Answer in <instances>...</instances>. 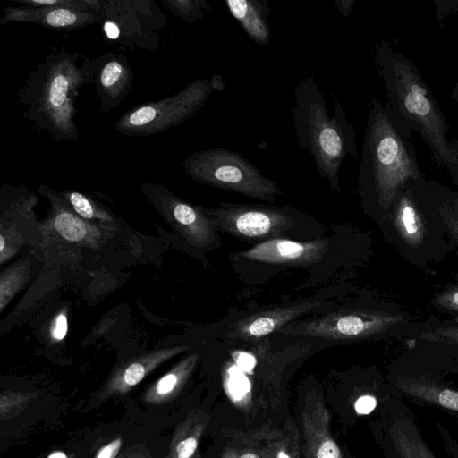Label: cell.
Returning <instances> with one entry per match:
<instances>
[{
    "label": "cell",
    "instance_id": "1",
    "mask_svg": "<svg viewBox=\"0 0 458 458\" xmlns=\"http://www.w3.org/2000/svg\"><path fill=\"white\" fill-rule=\"evenodd\" d=\"M374 60L384 82L386 108L399 131L411 140L416 131L435 164L453 176L458 170V139H448L450 125L416 64L386 40L374 44Z\"/></svg>",
    "mask_w": 458,
    "mask_h": 458
},
{
    "label": "cell",
    "instance_id": "2",
    "mask_svg": "<svg viewBox=\"0 0 458 458\" xmlns=\"http://www.w3.org/2000/svg\"><path fill=\"white\" fill-rule=\"evenodd\" d=\"M93 83L92 60L65 46L54 47L28 73L17 93L23 116L56 141L80 137L74 103L80 89Z\"/></svg>",
    "mask_w": 458,
    "mask_h": 458
},
{
    "label": "cell",
    "instance_id": "3",
    "mask_svg": "<svg viewBox=\"0 0 458 458\" xmlns=\"http://www.w3.org/2000/svg\"><path fill=\"white\" fill-rule=\"evenodd\" d=\"M424 177L411 140L399 131L386 106L372 98L359 166L365 203L382 216L407 185Z\"/></svg>",
    "mask_w": 458,
    "mask_h": 458
},
{
    "label": "cell",
    "instance_id": "4",
    "mask_svg": "<svg viewBox=\"0 0 458 458\" xmlns=\"http://www.w3.org/2000/svg\"><path fill=\"white\" fill-rule=\"evenodd\" d=\"M334 114L313 76L301 80L294 90L293 119L299 144L314 157L318 174L334 192H340V170L347 156L358 157L357 141L341 103L332 96Z\"/></svg>",
    "mask_w": 458,
    "mask_h": 458
},
{
    "label": "cell",
    "instance_id": "5",
    "mask_svg": "<svg viewBox=\"0 0 458 458\" xmlns=\"http://www.w3.org/2000/svg\"><path fill=\"white\" fill-rule=\"evenodd\" d=\"M399 253L420 268L437 263L452 244L437 204V182L427 177L407 185L383 214Z\"/></svg>",
    "mask_w": 458,
    "mask_h": 458
},
{
    "label": "cell",
    "instance_id": "6",
    "mask_svg": "<svg viewBox=\"0 0 458 458\" xmlns=\"http://www.w3.org/2000/svg\"><path fill=\"white\" fill-rule=\"evenodd\" d=\"M182 165L186 174L199 183L250 199L275 203L283 194L278 184L253 163L227 148H210L194 152Z\"/></svg>",
    "mask_w": 458,
    "mask_h": 458
},
{
    "label": "cell",
    "instance_id": "7",
    "mask_svg": "<svg viewBox=\"0 0 458 458\" xmlns=\"http://www.w3.org/2000/svg\"><path fill=\"white\" fill-rule=\"evenodd\" d=\"M222 78H198L182 89L163 99L138 105L114 123V130L131 137H148L175 127L195 114L213 90H223Z\"/></svg>",
    "mask_w": 458,
    "mask_h": 458
},
{
    "label": "cell",
    "instance_id": "8",
    "mask_svg": "<svg viewBox=\"0 0 458 458\" xmlns=\"http://www.w3.org/2000/svg\"><path fill=\"white\" fill-rule=\"evenodd\" d=\"M102 18L107 38L120 44L155 51L158 47V30L165 28L166 19L148 0H82Z\"/></svg>",
    "mask_w": 458,
    "mask_h": 458
},
{
    "label": "cell",
    "instance_id": "9",
    "mask_svg": "<svg viewBox=\"0 0 458 458\" xmlns=\"http://www.w3.org/2000/svg\"><path fill=\"white\" fill-rule=\"evenodd\" d=\"M409 319L400 312L353 309L293 321L278 333L326 340H360L392 331Z\"/></svg>",
    "mask_w": 458,
    "mask_h": 458
},
{
    "label": "cell",
    "instance_id": "10",
    "mask_svg": "<svg viewBox=\"0 0 458 458\" xmlns=\"http://www.w3.org/2000/svg\"><path fill=\"white\" fill-rule=\"evenodd\" d=\"M215 229L243 240L267 241L280 238L294 225L289 211L283 208L221 203L203 208Z\"/></svg>",
    "mask_w": 458,
    "mask_h": 458
},
{
    "label": "cell",
    "instance_id": "11",
    "mask_svg": "<svg viewBox=\"0 0 458 458\" xmlns=\"http://www.w3.org/2000/svg\"><path fill=\"white\" fill-rule=\"evenodd\" d=\"M384 440L388 458H437L422 437L411 409L401 396L386 402Z\"/></svg>",
    "mask_w": 458,
    "mask_h": 458
},
{
    "label": "cell",
    "instance_id": "12",
    "mask_svg": "<svg viewBox=\"0 0 458 458\" xmlns=\"http://www.w3.org/2000/svg\"><path fill=\"white\" fill-rule=\"evenodd\" d=\"M323 305L320 301L307 300L256 311L231 323L224 336L233 340H258L279 332L299 317L317 310Z\"/></svg>",
    "mask_w": 458,
    "mask_h": 458
},
{
    "label": "cell",
    "instance_id": "13",
    "mask_svg": "<svg viewBox=\"0 0 458 458\" xmlns=\"http://www.w3.org/2000/svg\"><path fill=\"white\" fill-rule=\"evenodd\" d=\"M93 84L99 108L108 113L118 106L131 90L134 73L123 55L106 52L92 60Z\"/></svg>",
    "mask_w": 458,
    "mask_h": 458
},
{
    "label": "cell",
    "instance_id": "14",
    "mask_svg": "<svg viewBox=\"0 0 458 458\" xmlns=\"http://www.w3.org/2000/svg\"><path fill=\"white\" fill-rule=\"evenodd\" d=\"M327 248V239L299 242L280 237L260 242L239 256L267 264L308 266L321 260Z\"/></svg>",
    "mask_w": 458,
    "mask_h": 458
},
{
    "label": "cell",
    "instance_id": "15",
    "mask_svg": "<svg viewBox=\"0 0 458 458\" xmlns=\"http://www.w3.org/2000/svg\"><path fill=\"white\" fill-rule=\"evenodd\" d=\"M143 189L156 203L170 211L192 244L208 247L219 240L216 230L202 208L175 198L159 184H144Z\"/></svg>",
    "mask_w": 458,
    "mask_h": 458
},
{
    "label": "cell",
    "instance_id": "16",
    "mask_svg": "<svg viewBox=\"0 0 458 458\" xmlns=\"http://www.w3.org/2000/svg\"><path fill=\"white\" fill-rule=\"evenodd\" d=\"M301 428L306 458H343L330 432V415L321 396L310 392L301 411Z\"/></svg>",
    "mask_w": 458,
    "mask_h": 458
},
{
    "label": "cell",
    "instance_id": "17",
    "mask_svg": "<svg viewBox=\"0 0 458 458\" xmlns=\"http://www.w3.org/2000/svg\"><path fill=\"white\" fill-rule=\"evenodd\" d=\"M0 24L9 22L34 23L58 30H74L102 22L99 14L63 7L33 8L27 6H9L3 10Z\"/></svg>",
    "mask_w": 458,
    "mask_h": 458
},
{
    "label": "cell",
    "instance_id": "18",
    "mask_svg": "<svg viewBox=\"0 0 458 458\" xmlns=\"http://www.w3.org/2000/svg\"><path fill=\"white\" fill-rule=\"evenodd\" d=\"M391 385L399 396L458 412V390L429 375L397 372L393 376Z\"/></svg>",
    "mask_w": 458,
    "mask_h": 458
},
{
    "label": "cell",
    "instance_id": "19",
    "mask_svg": "<svg viewBox=\"0 0 458 458\" xmlns=\"http://www.w3.org/2000/svg\"><path fill=\"white\" fill-rule=\"evenodd\" d=\"M189 348L190 346L185 345L165 348L142 354L123 363L109 377L100 392L98 401L126 394L157 367Z\"/></svg>",
    "mask_w": 458,
    "mask_h": 458
},
{
    "label": "cell",
    "instance_id": "20",
    "mask_svg": "<svg viewBox=\"0 0 458 458\" xmlns=\"http://www.w3.org/2000/svg\"><path fill=\"white\" fill-rule=\"evenodd\" d=\"M225 4L232 16L255 43L260 46L269 44L271 29L267 0H226Z\"/></svg>",
    "mask_w": 458,
    "mask_h": 458
},
{
    "label": "cell",
    "instance_id": "21",
    "mask_svg": "<svg viewBox=\"0 0 458 458\" xmlns=\"http://www.w3.org/2000/svg\"><path fill=\"white\" fill-rule=\"evenodd\" d=\"M198 359L199 353H193L182 360L146 390L144 402L159 405L173 401L186 384Z\"/></svg>",
    "mask_w": 458,
    "mask_h": 458
},
{
    "label": "cell",
    "instance_id": "22",
    "mask_svg": "<svg viewBox=\"0 0 458 458\" xmlns=\"http://www.w3.org/2000/svg\"><path fill=\"white\" fill-rule=\"evenodd\" d=\"M209 416L192 409L178 424L170 442L166 458H192L206 430Z\"/></svg>",
    "mask_w": 458,
    "mask_h": 458
},
{
    "label": "cell",
    "instance_id": "23",
    "mask_svg": "<svg viewBox=\"0 0 458 458\" xmlns=\"http://www.w3.org/2000/svg\"><path fill=\"white\" fill-rule=\"evenodd\" d=\"M277 434V430L240 434L224 448L221 458H273Z\"/></svg>",
    "mask_w": 458,
    "mask_h": 458
},
{
    "label": "cell",
    "instance_id": "24",
    "mask_svg": "<svg viewBox=\"0 0 458 458\" xmlns=\"http://www.w3.org/2000/svg\"><path fill=\"white\" fill-rule=\"evenodd\" d=\"M437 204L450 241L458 247V191L437 183Z\"/></svg>",
    "mask_w": 458,
    "mask_h": 458
},
{
    "label": "cell",
    "instance_id": "25",
    "mask_svg": "<svg viewBox=\"0 0 458 458\" xmlns=\"http://www.w3.org/2000/svg\"><path fill=\"white\" fill-rule=\"evenodd\" d=\"M413 335L420 342L458 347V324L437 323L424 326Z\"/></svg>",
    "mask_w": 458,
    "mask_h": 458
},
{
    "label": "cell",
    "instance_id": "26",
    "mask_svg": "<svg viewBox=\"0 0 458 458\" xmlns=\"http://www.w3.org/2000/svg\"><path fill=\"white\" fill-rule=\"evenodd\" d=\"M165 9L188 23H194L203 19L211 11V6L205 0H162Z\"/></svg>",
    "mask_w": 458,
    "mask_h": 458
},
{
    "label": "cell",
    "instance_id": "27",
    "mask_svg": "<svg viewBox=\"0 0 458 458\" xmlns=\"http://www.w3.org/2000/svg\"><path fill=\"white\" fill-rule=\"evenodd\" d=\"M37 393L3 391L0 394V420L7 421L24 411L37 397Z\"/></svg>",
    "mask_w": 458,
    "mask_h": 458
},
{
    "label": "cell",
    "instance_id": "28",
    "mask_svg": "<svg viewBox=\"0 0 458 458\" xmlns=\"http://www.w3.org/2000/svg\"><path fill=\"white\" fill-rule=\"evenodd\" d=\"M440 312L458 315V283L448 285L437 292L431 301Z\"/></svg>",
    "mask_w": 458,
    "mask_h": 458
},
{
    "label": "cell",
    "instance_id": "29",
    "mask_svg": "<svg viewBox=\"0 0 458 458\" xmlns=\"http://www.w3.org/2000/svg\"><path fill=\"white\" fill-rule=\"evenodd\" d=\"M24 272L13 269L2 275L1 279V310L12 298L13 294L22 285Z\"/></svg>",
    "mask_w": 458,
    "mask_h": 458
},
{
    "label": "cell",
    "instance_id": "30",
    "mask_svg": "<svg viewBox=\"0 0 458 458\" xmlns=\"http://www.w3.org/2000/svg\"><path fill=\"white\" fill-rule=\"evenodd\" d=\"M62 195L72 207L74 211L82 218L91 219L96 216V208L86 195L72 191L62 193Z\"/></svg>",
    "mask_w": 458,
    "mask_h": 458
},
{
    "label": "cell",
    "instance_id": "31",
    "mask_svg": "<svg viewBox=\"0 0 458 458\" xmlns=\"http://www.w3.org/2000/svg\"><path fill=\"white\" fill-rule=\"evenodd\" d=\"M13 2L27 7H63L84 12H92L82 0H13ZM94 13V12H93Z\"/></svg>",
    "mask_w": 458,
    "mask_h": 458
},
{
    "label": "cell",
    "instance_id": "32",
    "mask_svg": "<svg viewBox=\"0 0 458 458\" xmlns=\"http://www.w3.org/2000/svg\"><path fill=\"white\" fill-rule=\"evenodd\" d=\"M292 435L280 432L276 437L273 449V458H295V447L293 443L295 440L292 439Z\"/></svg>",
    "mask_w": 458,
    "mask_h": 458
},
{
    "label": "cell",
    "instance_id": "33",
    "mask_svg": "<svg viewBox=\"0 0 458 458\" xmlns=\"http://www.w3.org/2000/svg\"><path fill=\"white\" fill-rule=\"evenodd\" d=\"M436 427L445 453L451 458H458V440L441 424L436 423Z\"/></svg>",
    "mask_w": 458,
    "mask_h": 458
},
{
    "label": "cell",
    "instance_id": "34",
    "mask_svg": "<svg viewBox=\"0 0 458 458\" xmlns=\"http://www.w3.org/2000/svg\"><path fill=\"white\" fill-rule=\"evenodd\" d=\"M228 392L232 395L233 400H239L244 398L249 389L247 381L241 375H233L230 383H228Z\"/></svg>",
    "mask_w": 458,
    "mask_h": 458
},
{
    "label": "cell",
    "instance_id": "35",
    "mask_svg": "<svg viewBox=\"0 0 458 458\" xmlns=\"http://www.w3.org/2000/svg\"><path fill=\"white\" fill-rule=\"evenodd\" d=\"M377 405V399L372 394H363L354 403V410L360 415L371 413Z\"/></svg>",
    "mask_w": 458,
    "mask_h": 458
},
{
    "label": "cell",
    "instance_id": "36",
    "mask_svg": "<svg viewBox=\"0 0 458 458\" xmlns=\"http://www.w3.org/2000/svg\"><path fill=\"white\" fill-rule=\"evenodd\" d=\"M437 22L440 24L448 15L458 10V0H434Z\"/></svg>",
    "mask_w": 458,
    "mask_h": 458
},
{
    "label": "cell",
    "instance_id": "37",
    "mask_svg": "<svg viewBox=\"0 0 458 458\" xmlns=\"http://www.w3.org/2000/svg\"><path fill=\"white\" fill-rule=\"evenodd\" d=\"M123 445L122 437H116L103 445L97 453L95 458H116Z\"/></svg>",
    "mask_w": 458,
    "mask_h": 458
},
{
    "label": "cell",
    "instance_id": "38",
    "mask_svg": "<svg viewBox=\"0 0 458 458\" xmlns=\"http://www.w3.org/2000/svg\"><path fill=\"white\" fill-rule=\"evenodd\" d=\"M68 328L67 318L64 313H60L55 319L51 327V335L54 339L60 341L66 335Z\"/></svg>",
    "mask_w": 458,
    "mask_h": 458
},
{
    "label": "cell",
    "instance_id": "39",
    "mask_svg": "<svg viewBox=\"0 0 458 458\" xmlns=\"http://www.w3.org/2000/svg\"><path fill=\"white\" fill-rule=\"evenodd\" d=\"M116 458H153L150 452L144 445H137L126 449Z\"/></svg>",
    "mask_w": 458,
    "mask_h": 458
},
{
    "label": "cell",
    "instance_id": "40",
    "mask_svg": "<svg viewBox=\"0 0 458 458\" xmlns=\"http://www.w3.org/2000/svg\"><path fill=\"white\" fill-rule=\"evenodd\" d=\"M354 0H335V6L340 14L347 17L353 9Z\"/></svg>",
    "mask_w": 458,
    "mask_h": 458
},
{
    "label": "cell",
    "instance_id": "41",
    "mask_svg": "<svg viewBox=\"0 0 458 458\" xmlns=\"http://www.w3.org/2000/svg\"><path fill=\"white\" fill-rule=\"evenodd\" d=\"M238 365L242 369H250L253 367V360L252 358L249 357L248 355H242L238 358Z\"/></svg>",
    "mask_w": 458,
    "mask_h": 458
},
{
    "label": "cell",
    "instance_id": "42",
    "mask_svg": "<svg viewBox=\"0 0 458 458\" xmlns=\"http://www.w3.org/2000/svg\"><path fill=\"white\" fill-rule=\"evenodd\" d=\"M450 99L458 106V81L451 91Z\"/></svg>",
    "mask_w": 458,
    "mask_h": 458
},
{
    "label": "cell",
    "instance_id": "43",
    "mask_svg": "<svg viewBox=\"0 0 458 458\" xmlns=\"http://www.w3.org/2000/svg\"><path fill=\"white\" fill-rule=\"evenodd\" d=\"M46 458H69V456L62 451H54L50 453Z\"/></svg>",
    "mask_w": 458,
    "mask_h": 458
},
{
    "label": "cell",
    "instance_id": "44",
    "mask_svg": "<svg viewBox=\"0 0 458 458\" xmlns=\"http://www.w3.org/2000/svg\"><path fill=\"white\" fill-rule=\"evenodd\" d=\"M451 180L456 186H458V170L453 176H451Z\"/></svg>",
    "mask_w": 458,
    "mask_h": 458
}]
</instances>
